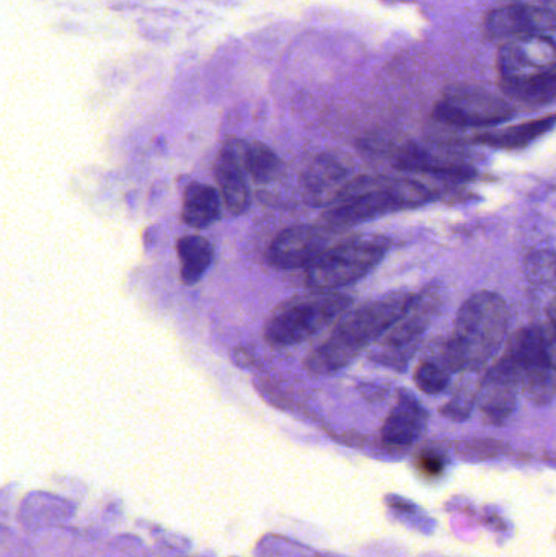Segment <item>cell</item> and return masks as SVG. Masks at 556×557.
<instances>
[{
	"mask_svg": "<svg viewBox=\"0 0 556 557\" xmlns=\"http://www.w3.org/2000/svg\"><path fill=\"white\" fill-rule=\"evenodd\" d=\"M413 300L415 295L408 292H392L346 312L330 336L307 356L305 369L315 375H333L345 369L402 320Z\"/></svg>",
	"mask_w": 556,
	"mask_h": 557,
	"instance_id": "obj_1",
	"label": "cell"
},
{
	"mask_svg": "<svg viewBox=\"0 0 556 557\" xmlns=\"http://www.w3.org/2000/svg\"><path fill=\"white\" fill-rule=\"evenodd\" d=\"M509 326L508 305L501 295L480 290L470 295L455 315L451 338L439 347L447 369L478 372L503 347Z\"/></svg>",
	"mask_w": 556,
	"mask_h": 557,
	"instance_id": "obj_2",
	"label": "cell"
},
{
	"mask_svg": "<svg viewBox=\"0 0 556 557\" xmlns=\"http://www.w3.org/2000/svg\"><path fill=\"white\" fill-rule=\"evenodd\" d=\"M433 198V193L423 183L411 178L358 176L349 180L325 207L322 219L333 229H346L393 212L416 209Z\"/></svg>",
	"mask_w": 556,
	"mask_h": 557,
	"instance_id": "obj_3",
	"label": "cell"
},
{
	"mask_svg": "<svg viewBox=\"0 0 556 557\" xmlns=\"http://www.w3.org/2000/svg\"><path fill=\"white\" fill-rule=\"evenodd\" d=\"M353 299L340 292H320L296 295L274 308L265 325V341L271 347L297 346L314 338L315 334L341 320Z\"/></svg>",
	"mask_w": 556,
	"mask_h": 557,
	"instance_id": "obj_4",
	"label": "cell"
},
{
	"mask_svg": "<svg viewBox=\"0 0 556 557\" xmlns=\"http://www.w3.org/2000/svg\"><path fill=\"white\" fill-rule=\"evenodd\" d=\"M387 251L389 240L377 235H359L336 243L305 269V284L320 292H336L356 284L382 263Z\"/></svg>",
	"mask_w": 556,
	"mask_h": 557,
	"instance_id": "obj_5",
	"label": "cell"
},
{
	"mask_svg": "<svg viewBox=\"0 0 556 557\" xmlns=\"http://www.w3.org/2000/svg\"><path fill=\"white\" fill-rule=\"evenodd\" d=\"M509 356L521 378L522 393L535 406H548L556 398V365L550 336L539 326H527L514 334Z\"/></svg>",
	"mask_w": 556,
	"mask_h": 557,
	"instance_id": "obj_6",
	"label": "cell"
},
{
	"mask_svg": "<svg viewBox=\"0 0 556 557\" xmlns=\"http://www.w3.org/2000/svg\"><path fill=\"white\" fill-rule=\"evenodd\" d=\"M439 305L441 292L436 287L415 295V300L402 320L380 339L371 359L377 364L403 372L418 351Z\"/></svg>",
	"mask_w": 556,
	"mask_h": 557,
	"instance_id": "obj_7",
	"label": "cell"
},
{
	"mask_svg": "<svg viewBox=\"0 0 556 557\" xmlns=\"http://www.w3.org/2000/svg\"><path fill=\"white\" fill-rule=\"evenodd\" d=\"M433 115L437 121L457 128H488L508 121L514 111L506 101L490 93L457 90L437 103Z\"/></svg>",
	"mask_w": 556,
	"mask_h": 557,
	"instance_id": "obj_8",
	"label": "cell"
},
{
	"mask_svg": "<svg viewBox=\"0 0 556 557\" xmlns=\"http://www.w3.org/2000/svg\"><path fill=\"white\" fill-rule=\"evenodd\" d=\"M336 229L330 225H294L279 232L268 248V263L276 269H307L331 246Z\"/></svg>",
	"mask_w": 556,
	"mask_h": 557,
	"instance_id": "obj_9",
	"label": "cell"
},
{
	"mask_svg": "<svg viewBox=\"0 0 556 557\" xmlns=\"http://www.w3.org/2000/svg\"><path fill=\"white\" fill-rule=\"evenodd\" d=\"M503 80H527L556 72V43L547 36L512 38L498 54Z\"/></svg>",
	"mask_w": 556,
	"mask_h": 557,
	"instance_id": "obj_10",
	"label": "cell"
},
{
	"mask_svg": "<svg viewBox=\"0 0 556 557\" xmlns=\"http://www.w3.org/2000/svg\"><path fill=\"white\" fill-rule=\"evenodd\" d=\"M519 391H522L521 378L514 360L506 352L488 370L478 390V406L486 421L490 424L508 421L516 409Z\"/></svg>",
	"mask_w": 556,
	"mask_h": 557,
	"instance_id": "obj_11",
	"label": "cell"
},
{
	"mask_svg": "<svg viewBox=\"0 0 556 557\" xmlns=\"http://www.w3.org/2000/svg\"><path fill=\"white\" fill-rule=\"evenodd\" d=\"M245 149L247 142L229 139L222 145L214 163V176L222 201L232 215H242L250 207V189L245 178Z\"/></svg>",
	"mask_w": 556,
	"mask_h": 557,
	"instance_id": "obj_12",
	"label": "cell"
},
{
	"mask_svg": "<svg viewBox=\"0 0 556 557\" xmlns=\"http://www.w3.org/2000/svg\"><path fill=\"white\" fill-rule=\"evenodd\" d=\"M486 35L493 40L542 35L556 31V10L535 5L512 4L493 10L485 22Z\"/></svg>",
	"mask_w": 556,
	"mask_h": 557,
	"instance_id": "obj_13",
	"label": "cell"
},
{
	"mask_svg": "<svg viewBox=\"0 0 556 557\" xmlns=\"http://www.w3.org/2000/svg\"><path fill=\"white\" fill-rule=\"evenodd\" d=\"M351 168L340 157L318 155L302 175L304 198L312 206H328L348 183Z\"/></svg>",
	"mask_w": 556,
	"mask_h": 557,
	"instance_id": "obj_14",
	"label": "cell"
},
{
	"mask_svg": "<svg viewBox=\"0 0 556 557\" xmlns=\"http://www.w3.org/2000/svg\"><path fill=\"white\" fill-rule=\"evenodd\" d=\"M428 426V411L415 396L402 391L398 401L385 419L382 439L395 447H408L423 435Z\"/></svg>",
	"mask_w": 556,
	"mask_h": 557,
	"instance_id": "obj_15",
	"label": "cell"
},
{
	"mask_svg": "<svg viewBox=\"0 0 556 557\" xmlns=\"http://www.w3.org/2000/svg\"><path fill=\"white\" fill-rule=\"evenodd\" d=\"M395 167L402 172L426 173V175L439 176V178H447V180L467 181L473 180L477 176V170L467 163H457L446 160V158L436 157L415 145L402 150V154L398 155L397 162H395Z\"/></svg>",
	"mask_w": 556,
	"mask_h": 557,
	"instance_id": "obj_16",
	"label": "cell"
},
{
	"mask_svg": "<svg viewBox=\"0 0 556 557\" xmlns=\"http://www.w3.org/2000/svg\"><path fill=\"white\" fill-rule=\"evenodd\" d=\"M529 292L542 303L545 315L556 308V255L553 251L537 250L527 256L524 263Z\"/></svg>",
	"mask_w": 556,
	"mask_h": 557,
	"instance_id": "obj_17",
	"label": "cell"
},
{
	"mask_svg": "<svg viewBox=\"0 0 556 557\" xmlns=\"http://www.w3.org/2000/svg\"><path fill=\"white\" fill-rule=\"evenodd\" d=\"M221 191L206 183H191L185 189L181 219L193 229H208L221 219Z\"/></svg>",
	"mask_w": 556,
	"mask_h": 557,
	"instance_id": "obj_18",
	"label": "cell"
},
{
	"mask_svg": "<svg viewBox=\"0 0 556 557\" xmlns=\"http://www.w3.org/2000/svg\"><path fill=\"white\" fill-rule=\"evenodd\" d=\"M556 126V115L534 119L527 123L517 124L503 131L483 132L480 136L473 137V142L486 145L491 149L516 150L524 149L527 145L545 136Z\"/></svg>",
	"mask_w": 556,
	"mask_h": 557,
	"instance_id": "obj_19",
	"label": "cell"
},
{
	"mask_svg": "<svg viewBox=\"0 0 556 557\" xmlns=\"http://www.w3.org/2000/svg\"><path fill=\"white\" fill-rule=\"evenodd\" d=\"M177 255L181 282L185 286H195L212 266L214 246L201 235H186L178 240Z\"/></svg>",
	"mask_w": 556,
	"mask_h": 557,
	"instance_id": "obj_20",
	"label": "cell"
},
{
	"mask_svg": "<svg viewBox=\"0 0 556 557\" xmlns=\"http://www.w3.org/2000/svg\"><path fill=\"white\" fill-rule=\"evenodd\" d=\"M245 168L255 183L266 185L276 180L283 172V162L278 154L265 142H247Z\"/></svg>",
	"mask_w": 556,
	"mask_h": 557,
	"instance_id": "obj_21",
	"label": "cell"
},
{
	"mask_svg": "<svg viewBox=\"0 0 556 557\" xmlns=\"http://www.w3.org/2000/svg\"><path fill=\"white\" fill-rule=\"evenodd\" d=\"M451 375L452 372L447 369L441 354H436L434 357L421 360L420 364L416 365L413 378L416 386L426 395H439L451 383Z\"/></svg>",
	"mask_w": 556,
	"mask_h": 557,
	"instance_id": "obj_22",
	"label": "cell"
},
{
	"mask_svg": "<svg viewBox=\"0 0 556 557\" xmlns=\"http://www.w3.org/2000/svg\"><path fill=\"white\" fill-rule=\"evenodd\" d=\"M511 97L522 101H548L556 97V72L527 80H503Z\"/></svg>",
	"mask_w": 556,
	"mask_h": 557,
	"instance_id": "obj_23",
	"label": "cell"
},
{
	"mask_svg": "<svg viewBox=\"0 0 556 557\" xmlns=\"http://www.w3.org/2000/svg\"><path fill=\"white\" fill-rule=\"evenodd\" d=\"M478 390L480 388H473V386L468 385L462 386L455 393L454 398L442 408L441 413L452 421H465L472 413V409L475 408V404L478 403Z\"/></svg>",
	"mask_w": 556,
	"mask_h": 557,
	"instance_id": "obj_24",
	"label": "cell"
},
{
	"mask_svg": "<svg viewBox=\"0 0 556 557\" xmlns=\"http://www.w3.org/2000/svg\"><path fill=\"white\" fill-rule=\"evenodd\" d=\"M230 357L235 365H239L240 369H252L255 365V356L252 351H248L247 347H234L230 352Z\"/></svg>",
	"mask_w": 556,
	"mask_h": 557,
	"instance_id": "obj_25",
	"label": "cell"
},
{
	"mask_svg": "<svg viewBox=\"0 0 556 557\" xmlns=\"http://www.w3.org/2000/svg\"><path fill=\"white\" fill-rule=\"evenodd\" d=\"M548 321L552 326V336H550V351H552L553 362L556 365V308L553 312L548 313Z\"/></svg>",
	"mask_w": 556,
	"mask_h": 557,
	"instance_id": "obj_26",
	"label": "cell"
}]
</instances>
